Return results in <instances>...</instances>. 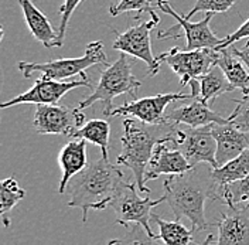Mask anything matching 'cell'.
I'll list each match as a JSON object with an SVG mask.
<instances>
[{
  "instance_id": "22",
  "label": "cell",
  "mask_w": 249,
  "mask_h": 245,
  "mask_svg": "<svg viewBox=\"0 0 249 245\" xmlns=\"http://www.w3.org/2000/svg\"><path fill=\"white\" fill-rule=\"evenodd\" d=\"M198 84H200V98L207 105L214 102L215 98H218L219 95L235 90L218 65H214L205 75L198 78Z\"/></svg>"
},
{
  "instance_id": "29",
  "label": "cell",
  "mask_w": 249,
  "mask_h": 245,
  "mask_svg": "<svg viewBox=\"0 0 249 245\" xmlns=\"http://www.w3.org/2000/svg\"><path fill=\"white\" fill-rule=\"evenodd\" d=\"M236 0H197L193 9L186 15L187 19H191L196 13H225L228 12Z\"/></svg>"
},
{
  "instance_id": "5",
  "label": "cell",
  "mask_w": 249,
  "mask_h": 245,
  "mask_svg": "<svg viewBox=\"0 0 249 245\" xmlns=\"http://www.w3.org/2000/svg\"><path fill=\"white\" fill-rule=\"evenodd\" d=\"M98 64H108V57L105 54V48L101 41L89 43L84 54L75 58H60L48 62H18V70L21 71L23 77L30 78L34 73H41L43 77L54 81H61L67 78L81 75L82 79H89L85 74V70L98 65Z\"/></svg>"
},
{
  "instance_id": "16",
  "label": "cell",
  "mask_w": 249,
  "mask_h": 245,
  "mask_svg": "<svg viewBox=\"0 0 249 245\" xmlns=\"http://www.w3.org/2000/svg\"><path fill=\"white\" fill-rule=\"evenodd\" d=\"M193 166L188 163L184 154L178 149L169 146L167 143H159L153 151L152 159L147 165L146 173H144V182L155 180L161 174L167 176H176L183 174Z\"/></svg>"
},
{
  "instance_id": "31",
  "label": "cell",
  "mask_w": 249,
  "mask_h": 245,
  "mask_svg": "<svg viewBox=\"0 0 249 245\" xmlns=\"http://www.w3.org/2000/svg\"><path fill=\"white\" fill-rule=\"evenodd\" d=\"M82 0H64L61 9H60V27H58V38H60V44H64V38H65V33L68 29V23L72 13L75 12V9L78 7V4Z\"/></svg>"
},
{
  "instance_id": "33",
  "label": "cell",
  "mask_w": 249,
  "mask_h": 245,
  "mask_svg": "<svg viewBox=\"0 0 249 245\" xmlns=\"http://www.w3.org/2000/svg\"><path fill=\"white\" fill-rule=\"evenodd\" d=\"M231 50H232L233 54H235L236 57H239V58L244 61V64L248 67L249 70V40L242 48H238V47L232 44V46H231Z\"/></svg>"
},
{
  "instance_id": "11",
  "label": "cell",
  "mask_w": 249,
  "mask_h": 245,
  "mask_svg": "<svg viewBox=\"0 0 249 245\" xmlns=\"http://www.w3.org/2000/svg\"><path fill=\"white\" fill-rule=\"evenodd\" d=\"M85 113L79 108L65 105H36L33 126L38 135L71 136L84 125Z\"/></svg>"
},
{
  "instance_id": "19",
  "label": "cell",
  "mask_w": 249,
  "mask_h": 245,
  "mask_svg": "<svg viewBox=\"0 0 249 245\" xmlns=\"http://www.w3.org/2000/svg\"><path fill=\"white\" fill-rule=\"evenodd\" d=\"M58 163L62 170V177L58 193L62 194L67 191V186L71 182V179L82 171L88 166V157H87V140L75 139L68 142L58 154Z\"/></svg>"
},
{
  "instance_id": "13",
  "label": "cell",
  "mask_w": 249,
  "mask_h": 245,
  "mask_svg": "<svg viewBox=\"0 0 249 245\" xmlns=\"http://www.w3.org/2000/svg\"><path fill=\"white\" fill-rule=\"evenodd\" d=\"M188 98H194L193 94H159L155 96L133 99L121 107L113 108L109 116H116V115L135 116L140 122L159 125V123H164L166 109L171 102L183 101Z\"/></svg>"
},
{
  "instance_id": "6",
  "label": "cell",
  "mask_w": 249,
  "mask_h": 245,
  "mask_svg": "<svg viewBox=\"0 0 249 245\" xmlns=\"http://www.w3.org/2000/svg\"><path fill=\"white\" fill-rule=\"evenodd\" d=\"M157 7L166 13L171 16L173 19H176L177 24L173 26L167 30H161L157 33V38L159 40H164V38H180L181 33L186 36L187 43L184 50H201V48H210V50H215L222 38H218L217 36L210 29V21L213 19L214 13H207V16L198 23H193L190 21V19H187L186 16L178 15L167 0H157Z\"/></svg>"
},
{
  "instance_id": "28",
  "label": "cell",
  "mask_w": 249,
  "mask_h": 245,
  "mask_svg": "<svg viewBox=\"0 0 249 245\" xmlns=\"http://www.w3.org/2000/svg\"><path fill=\"white\" fill-rule=\"evenodd\" d=\"M235 104L236 108L227 119L233 128L242 132H249V94L244 95L241 99H236Z\"/></svg>"
},
{
  "instance_id": "17",
  "label": "cell",
  "mask_w": 249,
  "mask_h": 245,
  "mask_svg": "<svg viewBox=\"0 0 249 245\" xmlns=\"http://www.w3.org/2000/svg\"><path fill=\"white\" fill-rule=\"evenodd\" d=\"M213 133L217 140L218 168L227 165L249 148V132H242L231 123H213Z\"/></svg>"
},
{
  "instance_id": "7",
  "label": "cell",
  "mask_w": 249,
  "mask_h": 245,
  "mask_svg": "<svg viewBox=\"0 0 249 245\" xmlns=\"http://www.w3.org/2000/svg\"><path fill=\"white\" fill-rule=\"evenodd\" d=\"M149 15L150 19L146 21L138 23L122 33L115 31L116 40L113 41L112 47L121 53L144 61V64L147 65V74L150 77H155L160 70L161 61L159 60V57H155L152 51L150 33L160 23V17L156 15L155 10L149 12Z\"/></svg>"
},
{
  "instance_id": "14",
  "label": "cell",
  "mask_w": 249,
  "mask_h": 245,
  "mask_svg": "<svg viewBox=\"0 0 249 245\" xmlns=\"http://www.w3.org/2000/svg\"><path fill=\"white\" fill-rule=\"evenodd\" d=\"M215 227L218 228L217 245H249V203L227 207Z\"/></svg>"
},
{
  "instance_id": "8",
  "label": "cell",
  "mask_w": 249,
  "mask_h": 245,
  "mask_svg": "<svg viewBox=\"0 0 249 245\" xmlns=\"http://www.w3.org/2000/svg\"><path fill=\"white\" fill-rule=\"evenodd\" d=\"M136 188H138V184L129 183L126 180L121 186L116 197L110 206L116 214V223L124 226L126 228H129V223L140 224L147 231L150 237H156L150 228L149 218L152 215V210L156 206L166 201V197L161 196L160 199L150 200L149 194H146L144 197H140Z\"/></svg>"
},
{
  "instance_id": "30",
  "label": "cell",
  "mask_w": 249,
  "mask_h": 245,
  "mask_svg": "<svg viewBox=\"0 0 249 245\" xmlns=\"http://www.w3.org/2000/svg\"><path fill=\"white\" fill-rule=\"evenodd\" d=\"M152 10V0H119L116 4L110 6L109 13L115 17L126 12H136L138 15H142Z\"/></svg>"
},
{
  "instance_id": "3",
  "label": "cell",
  "mask_w": 249,
  "mask_h": 245,
  "mask_svg": "<svg viewBox=\"0 0 249 245\" xmlns=\"http://www.w3.org/2000/svg\"><path fill=\"white\" fill-rule=\"evenodd\" d=\"M124 182L122 170L109 163L108 159L93 160L67 186L68 206L79 208L82 223H87L91 210L102 211L112 206Z\"/></svg>"
},
{
  "instance_id": "12",
  "label": "cell",
  "mask_w": 249,
  "mask_h": 245,
  "mask_svg": "<svg viewBox=\"0 0 249 245\" xmlns=\"http://www.w3.org/2000/svg\"><path fill=\"white\" fill-rule=\"evenodd\" d=\"M91 79H77V81H54L48 78L36 79L34 85L29 91L23 92L15 98L3 102L0 108H7L21 105V104H34V105H57L58 101L67 92L72 91L78 87H89Z\"/></svg>"
},
{
  "instance_id": "15",
  "label": "cell",
  "mask_w": 249,
  "mask_h": 245,
  "mask_svg": "<svg viewBox=\"0 0 249 245\" xmlns=\"http://www.w3.org/2000/svg\"><path fill=\"white\" fill-rule=\"evenodd\" d=\"M164 122L187 125L188 128H201L211 123L225 125L228 119L222 118L219 113L214 112L210 105H207L200 96L191 98V102L187 105L176 107L166 112Z\"/></svg>"
},
{
  "instance_id": "10",
  "label": "cell",
  "mask_w": 249,
  "mask_h": 245,
  "mask_svg": "<svg viewBox=\"0 0 249 245\" xmlns=\"http://www.w3.org/2000/svg\"><path fill=\"white\" fill-rule=\"evenodd\" d=\"M173 148L184 154L193 168L207 163L213 169H218L217 140L213 133V123L201 128H180V135Z\"/></svg>"
},
{
  "instance_id": "25",
  "label": "cell",
  "mask_w": 249,
  "mask_h": 245,
  "mask_svg": "<svg viewBox=\"0 0 249 245\" xmlns=\"http://www.w3.org/2000/svg\"><path fill=\"white\" fill-rule=\"evenodd\" d=\"M26 197V190L20 187L15 177L3 179L0 183V215L3 226L7 228L10 226V213L20 200Z\"/></svg>"
},
{
  "instance_id": "27",
  "label": "cell",
  "mask_w": 249,
  "mask_h": 245,
  "mask_svg": "<svg viewBox=\"0 0 249 245\" xmlns=\"http://www.w3.org/2000/svg\"><path fill=\"white\" fill-rule=\"evenodd\" d=\"M108 245H164L156 237H150L147 231L140 224H135L133 227L127 228V232L124 237L110 240Z\"/></svg>"
},
{
  "instance_id": "34",
  "label": "cell",
  "mask_w": 249,
  "mask_h": 245,
  "mask_svg": "<svg viewBox=\"0 0 249 245\" xmlns=\"http://www.w3.org/2000/svg\"><path fill=\"white\" fill-rule=\"evenodd\" d=\"M213 241H214V235H213V234H208V235H207V238H205L200 245H211L213 244ZM193 245H196V244H193Z\"/></svg>"
},
{
  "instance_id": "1",
  "label": "cell",
  "mask_w": 249,
  "mask_h": 245,
  "mask_svg": "<svg viewBox=\"0 0 249 245\" xmlns=\"http://www.w3.org/2000/svg\"><path fill=\"white\" fill-rule=\"evenodd\" d=\"M213 170V168H200L198 165L183 174L169 176L163 183V196L173 210L176 220L187 217L191 223L193 232L215 226L205 218V201L217 200Z\"/></svg>"
},
{
  "instance_id": "32",
  "label": "cell",
  "mask_w": 249,
  "mask_h": 245,
  "mask_svg": "<svg viewBox=\"0 0 249 245\" xmlns=\"http://www.w3.org/2000/svg\"><path fill=\"white\" fill-rule=\"evenodd\" d=\"M249 37V19H247L236 30L231 33V34H228L225 38H222L221 40V43H219V46L215 48V50H222V48H228V47H231L232 44H235L236 41H239V40H242V38H248Z\"/></svg>"
},
{
  "instance_id": "18",
  "label": "cell",
  "mask_w": 249,
  "mask_h": 245,
  "mask_svg": "<svg viewBox=\"0 0 249 245\" xmlns=\"http://www.w3.org/2000/svg\"><path fill=\"white\" fill-rule=\"evenodd\" d=\"M18 4L24 15L26 24L37 41H40L46 48L61 47L58 30L53 27L48 17L41 10H38L31 0H18Z\"/></svg>"
},
{
  "instance_id": "24",
  "label": "cell",
  "mask_w": 249,
  "mask_h": 245,
  "mask_svg": "<svg viewBox=\"0 0 249 245\" xmlns=\"http://www.w3.org/2000/svg\"><path fill=\"white\" fill-rule=\"evenodd\" d=\"M249 174V148L239 154L238 157L232 159L227 165L213 170V180L215 187H224L228 184L238 182Z\"/></svg>"
},
{
  "instance_id": "2",
  "label": "cell",
  "mask_w": 249,
  "mask_h": 245,
  "mask_svg": "<svg viewBox=\"0 0 249 245\" xmlns=\"http://www.w3.org/2000/svg\"><path fill=\"white\" fill-rule=\"evenodd\" d=\"M178 135L180 126L177 123L149 125L130 118L124 119V133L121 138L122 151L116 163L132 170L139 191L150 194V190L144 182V173L156 146L159 143H171L173 146L177 142Z\"/></svg>"
},
{
  "instance_id": "20",
  "label": "cell",
  "mask_w": 249,
  "mask_h": 245,
  "mask_svg": "<svg viewBox=\"0 0 249 245\" xmlns=\"http://www.w3.org/2000/svg\"><path fill=\"white\" fill-rule=\"evenodd\" d=\"M215 65L222 70L235 90H241L244 95L249 94V70L245 68L244 61L233 54L231 47L215 50Z\"/></svg>"
},
{
  "instance_id": "21",
  "label": "cell",
  "mask_w": 249,
  "mask_h": 245,
  "mask_svg": "<svg viewBox=\"0 0 249 245\" xmlns=\"http://www.w3.org/2000/svg\"><path fill=\"white\" fill-rule=\"evenodd\" d=\"M152 221H155L159 227V235H156L157 240H160L164 245H193V230H188L184 224L180 223V220L167 221L163 220L157 214L150 215Z\"/></svg>"
},
{
  "instance_id": "9",
  "label": "cell",
  "mask_w": 249,
  "mask_h": 245,
  "mask_svg": "<svg viewBox=\"0 0 249 245\" xmlns=\"http://www.w3.org/2000/svg\"><path fill=\"white\" fill-rule=\"evenodd\" d=\"M161 62L169 64L173 73L180 79V87H186L193 81L205 75L215 65V50H180L178 47L159 56Z\"/></svg>"
},
{
  "instance_id": "35",
  "label": "cell",
  "mask_w": 249,
  "mask_h": 245,
  "mask_svg": "<svg viewBox=\"0 0 249 245\" xmlns=\"http://www.w3.org/2000/svg\"><path fill=\"white\" fill-rule=\"evenodd\" d=\"M247 203H249V200H248V201H247Z\"/></svg>"
},
{
  "instance_id": "4",
  "label": "cell",
  "mask_w": 249,
  "mask_h": 245,
  "mask_svg": "<svg viewBox=\"0 0 249 245\" xmlns=\"http://www.w3.org/2000/svg\"><path fill=\"white\" fill-rule=\"evenodd\" d=\"M140 87H142L140 81L132 73V64L127 58V54L121 53L119 58L113 64H109L102 71L92 94L87 96L84 101H81L78 108L85 109V108L92 107L96 102H102L104 115L109 116L110 111L115 108L112 105V102L118 95L127 94L136 99Z\"/></svg>"
},
{
  "instance_id": "26",
  "label": "cell",
  "mask_w": 249,
  "mask_h": 245,
  "mask_svg": "<svg viewBox=\"0 0 249 245\" xmlns=\"http://www.w3.org/2000/svg\"><path fill=\"white\" fill-rule=\"evenodd\" d=\"M217 200L222 201L227 207L244 203L249 200V174L233 183L217 188Z\"/></svg>"
},
{
  "instance_id": "23",
  "label": "cell",
  "mask_w": 249,
  "mask_h": 245,
  "mask_svg": "<svg viewBox=\"0 0 249 245\" xmlns=\"http://www.w3.org/2000/svg\"><path fill=\"white\" fill-rule=\"evenodd\" d=\"M109 136L110 125L105 119H91L85 122L77 132L71 135L74 139H84L101 148L102 157L109 160Z\"/></svg>"
}]
</instances>
